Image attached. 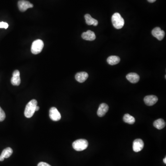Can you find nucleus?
I'll return each mask as SVG.
<instances>
[{"label":"nucleus","mask_w":166,"mask_h":166,"mask_svg":"<svg viewBox=\"0 0 166 166\" xmlns=\"http://www.w3.org/2000/svg\"><path fill=\"white\" fill-rule=\"evenodd\" d=\"M38 102L35 99H32L27 103L25 107L24 115L26 118H30L33 115L36 111Z\"/></svg>","instance_id":"f257e3e1"},{"label":"nucleus","mask_w":166,"mask_h":166,"mask_svg":"<svg viewBox=\"0 0 166 166\" xmlns=\"http://www.w3.org/2000/svg\"><path fill=\"white\" fill-rule=\"evenodd\" d=\"M112 22L115 28L120 29L122 28L125 24L124 19L119 13H115L112 17Z\"/></svg>","instance_id":"f03ea898"},{"label":"nucleus","mask_w":166,"mask_h":166,"mask_svg":"<svg viewBox=\"0 0 166 166\" xmlns=\"http://www.w3.org/2000/svg\"><path fill=\"white\" fill-rule=\"evenodd\" d=\"M88 146V142L84 139H80L75 141L73 143V148L78 152H81L84 150Z\"/></svg>","instance_id":"7ed1b4c3"},{"label":"nucleus","mask_w":166,"mask_h":166,"mask_svg":"<svg viewBox=\"0 0 166 166\" xmlns=\"http://www.w3.org/2000/svg\"><path fill=\"white\" fill-rule=\"evenodd\" d=\"M44 46L43 41L40 39H37L32 43L31 51L32 54L37 55L41 52Z\"/></svg>","instance_id":"20e7f679"},{"label":"nucleus","mask_w":166,"mask_h":166,"mask_svg":"<svg viewBox=\"0 0 166 166\" xmlns=\"http://www.w3.org/2000/svg\"><path fill=\"white\" fill-rule=\"evenodd\" d=\"M18 7L21 12H25L29 8L33 7V5L31 2L25 0H20L18 1Z\"/></svg>","instance_id":"39448f33"},{"label":"nucleus","mask_w":166,"mask_h":166,"mask_svg":"<svg viewBox=\"0 0 166 166\" xmlns=\"http://www.w3.org/2000/svg\"><path fill=\"white\" fill-rule=\"evenodd\" d=\"M50 117L52 121H59L61 119V115L55 107H52L50 109Z\"/></svg>","instance_id":"423d86ee"},{"label":"nucleus","mask_w":166,"mask_h":166,"mask_svg":"<svg viewBox=\"0 0 166 166\" xmlns=\"http://www.w3.org/2000/svg\"><path fill=\"white\" fill-rule=\"evenodd\" d=\"M152 35L159 41H162L165 36V32L162 30L159 27H157L153 29L152 32Z\"/></svg>","instance_id":"0eeeda50"},{"label":"nucleus","mask_w":166,"mask_h":166,"mask_svg":"<svg viewBox=\"0 0 166 166\" xmlns=\"http://www.w3.org/2000/svg\"><path fill=\"white\" fill-rule=\"evenodd\" d=\"M144 143L141 139H137L133 143V150L135 152H139L143 149Z\"/></svg>","instance_id":"6e6552de"},{"label":"nucleus","mask_w":166,"mask_h":166,"mask_svg":"<svg viewBox=\"0 0 166 166\" xmlns=\"http://www.w3.org/2000/svg\"><path fill=\"white\" fill-rule=\"evenodd\" d=\"M11 82L13 85L15 86H18L20 84L21 80L20 78V73L19 71L16 70L14 71L13 74V77H12Z\"/></svg>","instance_id":"1a4fd4ad"},{"label":"nucleus","mask_w":166,"mask_h":166,"mask_svg":"<svg viewBox=\"0 0 166 166\" xmlns=\"http://www.w3.org/2000/svg\"><path fill=\"white\" fill-rule=\"evenodd\" d=\"M158 101V97L154 95H149L144 97V103L146 105L152 106L157 103Z\"/></svg>","instance_id":"9d476101"},{"label":"nucleus","mask_w":166,"mask_h":166,"mask_svg":"<svg viewBox=\"0 0 166 166\" xmlns=\"http://www.w3.org/2000/svg\"><path fill=\"white\" fill-rule=\"evenodd\" d=\"M82 38L84 40L92 41L95 40L96 37L95 33L92 31L88 30L87 32H84L82 33Z\"/></svg>","instance_id":"9b49d317"},{"label":"nucleus","mask_w":166,"mask_h":166,"mask_svg":"<svg viewBox=\"0 0 166 166\" xmlns=\"http://www.w3.org/2000/svg\"><path fill=\"white\" fill-rule=\"evenodd\" d=\"M108 108L109 107L107 104L104 103H101L97 112L98 116L99 117L104 116L105 114H106V113L108 111Z\"/></svg>","instance_id":"f8f14e48"},{"label":"nucleus","mask_w":166,"mask_h":166,"mask_svg":"<svg viewBox=\"0 0 166 166\" xmlns=\"http://www.w3.org/2000/svg\"><path fill=\"white\" fill-rule=\"evenodd\" d=\"M126 79L131 83L133 84L138 83L140 77L136 73H131L128 74L126 76Z\"/></svg>","instance_id":"ddd939ff"},{"label":"nucleus","mask_w":166,"mask_h":166,"mask_svg":"<svg viewBox=\"0 0 166 166\" xmlns=\"http://www.w3.org/2000/svg\"><path fill=\"white\" fill-rule=\"evenodd\" d=\"M88 74L84 71L77 73L75 75V79L79 83H83L88 78Z\"/></svg>","instance_id":"4468645a"},{"label":"nucleus","mask_w":166,"mask_h":166,"mask_svg":"<svg viewBox=\"0 0 166 166\" xmlns=\"http://www.w3.org/2000/svg\"><path fill=\"white\" fill-rule=\"evenodd\" d=\"M84 18H85L86 23L88 25H93L94 26H97L98 24L97 20L93 18L89 14H85L84 15Z\"/></svg>","instance_id":"2eb2a0df"},{"label":"nucleus","mask_w":166,"mask_h":166,"mask_svg":"<svg viewBox=\"0 0 166 166\" xmlns=\"http://www.w3.org/2000/svg\"><path fill=\"white\" fill-rule=\"evenodd\" d=\"M120 61H121V59H120V57L115 56H110L108 58L107 60L108 63L110 65H116L120 62Z\"/></svg>","instance_id":"dca6fc26"},{"label":"nucleus","mask_w":166,"mask_h":166,"mask_svg":"<svg viewBox=\"0 0 166 166\" xmlns=\"http://www.w3.org/2000/svg\"><path fill=\"white\" fill-rule=\"evenodd\" d=\"M153 125L157 129L161 130L165 127L166 123L163 119H159L154 121Z\"/></svg>","instance_id":"f3484780"},{"label":"nucleus","mask_w":166,"mask_h":166,"mask_svg":"<svg viewBox=\"0 0 166 166\" xmlns=\"http://www.w3.org/2000/svg\"><path fill=\"white\" fill-rule=\"evenodd\" d=\"M123 121L126 123L131 124V125L134 124L135 122V119L134 117L128 114H125L124 116Z\"/></svg>","instance_id":"a211bd4d"},{"label":"nucleus","mask_w":166,"mask_h":166,"mask_svg":"<svg viewBox=\"0 0 166 166\" xmlns=\"http://www.w3.org/2000/svg\"><path fill=\"white\" fill-rule=\"evenodd\" d=\"M13 152V149L10 147H7L2 151L1 156H2L4 158H7L12 155Z\"/></svg>","instance_id":"6ab92c4d"},{"label":"nucleus","mask_w":166,"mask_h":166,"mask_svg":"<svg viewBox=\"0 0 166 166\" xmlns=\"http://www.w3.org/2000/svg\"><path fill=\"white\" fill-rule=\"evenodd\" d=\"M6 118V115L4 111L0 107V122L3 121Z\"/></svg>","instance_id":"aec40b11"},{"label":"nucleus","mask_w":166,"mask_h":166,"mask_svg":"<svg viewBox=\"0 0 166 166\" xmlns=\"http://www.w3.org/2000/svg\"><path fill=\"white\" fill-rule=\"evenodd\" d=\"M9 27V24L4 22H0V28L7 29Z\"/></svg>","instance_id":"412c9836"},{"label":"nucleus","mask_w":166,"mask_h":166,"mask_svg":"<svg viewBox=\"0 0 166 166\" xmlns=\"http://www.w3.org/2000/svg\"><path fill=\"white\" fill-rule=\"evenodd\" d=\"M38 166H51L50 165V164H48V163H46V162H40L38 163Z\"/></svg>","instance_id":"4be33fe9"},{"label":"nucleus","mask_w":166,"mask_h":166,"mask_svg":"<svg viewBox=\"0 0 166 166\" xmlns=\"http://www.w3.org/2000/svg\"><path fill=\"white\" fill-rule=\"evenodd\" d=\"M147 1L150 3H153V2H155L157 0H147Z\"/></svg>","instance_id":"5701e85b"},{"label":"nucleus","mask_w":166,"mask_h":166,"mask_svg":"<svg viewBox=\"0 0 166 166\" xmlns=\"http://www.w3.org/2000/svg\"><path fill=\"white\" fill-rule=\"evenodd\" d=\"M4 158L3 157H2V156H0V161H1V162H2V161H4Z\"/></svg>","instance_id":"b1692460"},{"label":"nucleus","mask_w":166,"mask_h":166,"mask_svg":"<svg viewBox=\"0 0 166 166\" xmlns=\"http://www.w3.org/2000/svg\"><path fill=\"white\" fill-rule=\"evenodd\" d=\"M39 108H40L38 106H37L36 107V111H38L39 110Z\"/></svg>","instance_id":"393cba45"},{"label":"nucleus","mask_w":166,"mask_h":166,"mask_svg":"<svg viewBox=\"0 0 166 166\" xmlns=\"http://www.w3.org/2000/svg\"><path fill=\"white\" fill-rule=\"evenodd\" d=\"M163 162H164L165 164H166V157H165V158L163 159Z\"/></svg>","instance_id":"a878e982"}]
</instances>
